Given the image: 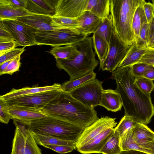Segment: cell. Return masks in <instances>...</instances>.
<instances>
[{
	"mask_svg": "<svg viewBox=\"0 0 154 154\" xmlns=\"http://www.w3.org/2000/svg\"><path fill=\"white\" fill-rule=\"evenodd\" d=\"M131 69V66L118 67L112 72L111 78L116 81V90L122 99L125 116L146 125L154 116V106L150 94L144 93L135 83Z\"/></svg>",
	"mask_w": 154,
	"mask_h": 154,
	"instance_id": "cell-1",
	"label": "cell"
},
{
	"mask_svg": "<svg viewBox=\"0 0 154 154\" xmlns=\"http://www.w3.org/2000/svg\"><path fill=\"white\" fill-rule=\"evenodd\" d=\"M49 116L59 118L85 128L99 118L94 109L90 108L63 91L43 108Z\"/></svg>",
	"mask_w": 154,
	"mask_h": 154,
	"instance_id": "cell-2",
	"label": "cell"
},
{
	"mask_svg": "<svg viewBox=\"0 0 154 154\" xmlns=\"http://www.w3.org/2000/svg\"><path fill=\"white\" fill-rule=\"evenodd\" d=\"M144 0H110V15L114 31L120 41L130 46L135 41L132 29L134 13Z\"/></svg>",
	"mask_w": 154,
	"mask_h": 154,
	"instance_id": "cell-3",
	"label": "cell"
},
{
	"mask_svg": "<svg viewBox=\"0 0 154 154\" xmlns=\"http://www.w3.org/2000/svg\"><path fill=\"white\" fill-rule=\"evenodd\" d=\"M24 124L34 133L76 142L85 128L64 120L50 116Z\"/></svg>",
	"mask_w": 154,
	"mask_h": 154,
	"instance_id": "cell-4",
	"label": "cell"
},
{
	"mask_svg": "<svg viewBox=\"0 0 154 154\" xmlns=\"http://www.w3.org/2000/svg\"><path fill=\"white\" fill-rule=\"evenodd\" d=\"M76 44L80 53L73 59L56 60L57 67L60 70L65 71L69 76V80L75 79L94 71L98 64L93 49L92 37L88 36Z\"/></svg>",
	"mask_w": 154,
	"mask_h": 154,
	"instance_id": "cell-5",
	"label": "cell"
},
{
	"mask_svg": "<svg viewBox=\"0 0 154 154\" xmlns=\"http://www.w3.org/2000/svg\"><path fill=\"white\" fill-rule=\"evenodd\" d=\"M88 36L77 30L63 28L56 31L37 30L35 40L36 45H48L54 47L75 45Z\"/></svg>",
	"mask_w": 154,
	"mask_h": 154,
	"instance_id": "cell-6",
	"label": "cell"
},
{
	"mask_svg": "<svg viewBox=\"0 0 154 154\" xmlns=\"http://www.w3.org/2000/svg\"><path fill=\"white\" fill-rule=\"evenodd\" d=\"M13 121L16 128L11 154H42L30 130L24 124Z\"/></svg>",
	"mask_w": 154,
	"mask_h": 154,
	"instance_id": "cell-7",
	"label": "cell"
},
{
	"mask_svg": "<svg viewBox=\"0 0 154 154\" xmlns=\"http://www.w3.org/2000/svg\"><path fill=\"white\" fill-rule=\"evenodd\" d=\"M103 82L95 79L69 92L75 98L92 109L100 105V96L104 89Z\"/></svg>",
	"mask_w": 154,
	"mask_h": 154,
	"instance_id": "cell-8",
	"label": "cell"
},
{
	"mask_svg": "<svg viewBox=\"0 0 154 154\" xmlns=\"http://www.w3.org/2000/svg\"><path fill=\"white\" fill-rule=\"evenodd\" d=\"M2 21L19 46L25 47L36 45L35 36L37 30L17 19Z\"/></svg>",
	"mask_w": 154,
	"mask_h": 154,
	"instance_id": "cell-9",
	"label": "cell"
},
{
	"mask_svg": "<svg viewBox=\"0 0 154 154\" xmlns=\"http://www.w3.org/2000/svg\"><path fill=\"white\" fill-rule=\"evenodd\" d=\"M130 46L124 44L113 31L106 56L104 61L100 63V69L111 72L115 71L125 57Z\"/></svg>",
	"mask_w": 154,
	"mask_h": 154,
	"instance_id": "cell-10",
	"label": "cell"
},
{
	"mask_svg": "<svg viewBox=\"0 0 154 154\" xmlns=\"http://www.w3.org/2000/svg\"><path fill=\"white\" fill-rule=\"evenodd\" d=\"M63 91L61 89L41 92L5 101L9 106H19L43 109Z\"/></svg>",
	"mask_w": 154,
	"mask_h": 154,
	"instance_id": "cell-11",
	"label": "cell"
},
{
	"mask_svg": "<svg viewBox=\"0 0 154 154\" xmlns=\"http://www.w3.org/2000/svg\"><path fill=\"white\" fill-rule=\"evenodd\" d=\"M116 119L107 116L103 117L85 128L76 142L77 148L107 129L114 128L117 124Z\"/></svg>",
	"mask_w": 154,
	"mask_h": 154,
	"instance_id": "cell-12",
	"label": "cell"
},
{
	"mask_svg": "<svg viewBox=\"0 0 154 154\" xmlns=\"http://www.w3.org/2000/svg\"><path fill=\"white\" fill-rule=\"evenodd\" d=\"M88 0H58L53 17L76 19L85 11Z\"/></svg>",
	"mask_w": 154,
	"mask_h": 154,
	"instance_id": "cell-13",
	"label": "cell"
},
{
	"mask_svg": "<svg viewBox=\"0 0 154 154\" xmlns=\"http://www.w3.org/2000/svg\"><path fill=\"white\" fill-rule=\"evenodd\" d=\"M8 112L11 119L24 124L49 116L43 109L19 106H9Z\"/></svg>",
	"mask_w": 154,
	"mask_h": 154,
	"instance_id": "cell-14",
	"label": "cell"
},
{
	"mask_svg": "<svg viewBox=\"0 0 154 154\" xmlns=\"http://www.w3.org/2000/svg\"><path fill=\"white\" fill-rule=\"evenodd\" d=\"M17 20L40 31H56L63 28L56 24L53 16L33 14L17 17Z\"/></svg>",
	"mask_w": 154,
	"mask_h": 154,
	"instance_id": "cell-15",
	"label": "cell"
},
{
	"mask_svg": "<svg viewBox=\"0 0 154 154\" xmlns=\"http://www.w3.org/2000/svg\"><path fill=\"white\" fill-rule=\"evenodd\" d=\"M114 128H109L77 148L83 154L100 153L102 149L110 137L113 134Z\"/></svg>",
	"mask_w": 154,
	"mask_h": 154,
	"instance_id": "cell-16",
	"label": "cell"
},
{
	"mask_svg": "<svg viewBox=\"0 0 154 154\" xmlns=\"http://www.w3.org/2000/svg\"><path fill=\"white\" fill-rule=\"evenodd\" d=\"M62 89L61 85L54 83L52 85L37 87H26L20 89L13 88L9 92L1 95L0 99L7 101L21 97L40 92Z\"/></svg>",
	"mask_w": 154,
	"mask_h": 154,
	"instance_id": "cell-17",
	"label": "cell"
},
{
	"mask_svg": "<svg viewBox=\"0 0 154 154\" xmlns=\"http://www.w3.org/2000/svg\"><path fill=\"white\" fill-rule=\"evenodd\" d=\"M58 0H27L26 9L32 14L53 16Z\"/></svg>",
	"mask_w": 154,
	"mask_h": 154,
	"instance_id": "cell-18",
	"label": "cell"
},
{
	"mask_svg": "<svg viewBox=\"0 0 154 154\" xmlns=\"http://www.w3.org/2000/svg\"><path fill=\"white\" fill-rule=\"evenodd\" d=\"M77 18L80 26L78 30L88 36L95 32L103 20L87 11Z\"/></svg>",
	"mask_w": 154,
	"mask_h": 154,
	"instance_id": "cell-19",
	"label": "cell"
},
{
	"mask_svg": "<svg viewBox=\"0 0 154 154\" xmlns=\"http://www.w3.org/2000/svg\"><path fill=\"white\" fill-rule=\"evenodd\" d=\"M100 106L109 111L116 112L121 110L123 103L119 94L115 90H104L100 99Z\"/></svg>",
	"mask_w": 154,
	"mask_h": 154,
	"instance_id": "cell-20",
	"label": "cell"
},
{
	"mask_svg": "<svg viewBox=\"0 0 154 154\" xmlns=\"http://www.w3.org/2000/svg\"><path fill=\"white\" fill-rule=\"evenodd\" d=\"M32 14L25 8L14 7L9 0H0V20L16 19L17 17Z\"/></svg>",
	"mask_w": 154,
	"mask_h": 154,
	"instance_id": "cell-21",
	"label": "cell"
},
{
	"mask_svg": "<svg viewBox=\"0 0 154 154\" xmlns=\"http://www.w3.org/2000/svg\"><path fill=\"white\" fill-rule=\"evenodd\" d=\"M132 130L135 141L143 147L148 143L154 141V132L146 125L138 123L132 128Z\"/></svg>",
	"mask_w": 154,
	"mask_h": 154,
	"instance_id": "cell-22",
	"label": "cell"
},
{
	"mask_svg": "<svg viewBox=\"0 0 154 154\" xmlns=\"http://www.w3.org/2000/svg\"><path fill=\"white\" fill-rule=\"evenodd\" d=\"M104 19L110 15V0H88L86 11Z\"/></svg>",
	"mask_w": 154,
	"mask_h": 154,
	"instance_id": "cell-23",
	"label": "cell"
},
{
	"mask_svg": "<svg viewBox=\"0 0 154 154\" xmlns=\"http://www.w3.org/2000/svg\"><path fill=\"white\" fill-rule=\"evenodd\" d=\"M49 53L54 57L56 60L64 59L70 60L78 55L80 51L75 44L55 47Z\"/></svg>",
	"mask_w": 154,
	"mask_h": 154,
	"instance_id": "cell-24",
	"label": "cell"
},
{
	"mask_svg": "<svg viewBox=\"0 0 154 154\" xmlns=\"http://www.w3.org/2000/svg\"><path fill=\"white\" fill-rule=\"evenodd\" d=\"M119 143L122 151L137 150L149 154H154L153 151L143 147L135 141L133 137L132 128L127 131L120 138Z\"/></svg>",
	"mask_w": 154,
	"mask_h": 154,
	"instance_id": "cell-25",
	"label": "cell"
},
{
	"mask_svg": "<svg viewBox=\"0 0 154 154\" xmlns=\"http://www.w3.org/2000/svg\"><path fill=\"white\" fill-rule=\"evenodd\" d=\"M147 49H138L134 41L130 46L125 57L118 68L131 66L136 63L145 53Z\"/></svg>",
	"mask_w": 154,
	"mask_h": 154,
	"instance_id": "cell-26",
	"label": "cell"
},
{
	"mask_svg": "<svg viewBox=\"0 0 154 154\" xmlns=\"http://www.w3.org/2000/svg\"><path fill=\"white\" fill-rule=\"evenodd\" d=\"M32 133L36 143L39 145L42 146L46 144L66 146L77 149L76 142L75 141L63 140L50 136L38 134L33 132Z\"/></svg>",
	"mask_w": 154,
	"mask_h": 154,
	"instance_id": "cell-27",
	"label": "cell"
},
{
	"mask_svg": "<svg viewBox=\"0 0 154 154\" xmlns=\"http://www.w3.org/2000/svg\"><path fill=\"white\" fill-rule=\"evenodd\" d=\"M96 74L94 71L73 80L66 81L61 85V88L64 91L67 92L79 87L85 83L96 78Z\"/></svg>",
	"mask_w": 154,
	"mask_h": 154,
	"instance_id": "cell-28",
	"label": "cell"
},
{
	"mask_svg": "<svg viewBox=\"0 0 154 154\" xmlns=\"http://www.w3.org/2000/svg\"><path fill=\"white\" fill-rule=\"evenodd\" d=\"M114 31L112 19L110 15L103 19L94 33L101 37L108 44Z\"/></svg>",
	"mask_w": 154,
	"mask_h": 154,
	"instance_id": "cell-29",
	"label": "cell"
},
{
	"mask_svg": "<svg viewBox=\"0 0 154 154\" xmlns=\"http://www.w3.org/2000/svg\"><path fill=\"white\" fill-rule=\"evenodd\" d=\"M93 47L98 56L100 63L105 60L108 50V44L101 37L94 33L92 37Z\"/></svg>",
	"mask_w": 154,
	"mask_h": 154,
	"instance_id": "cell-30",
	"label": "cell"
},
{
	"mask_svg": "<svg viewBox=\"0 0 154 154\" xmlns=\"http://www.w3.org/2000/svg\"><path fill=\"white\" fill-rule=\"evenodd\" d=\"M137 123L130 117L124 115L114 128L113 135L120 139L127 131Z\"/></svg>",
	"mask_w": 154,
	"mask_h": 154,
	"instance_id": "cell-31",
	"label": "cell"
},
{
	"mask_svg": "<svg viewBox=\"0 0 154 154\" xmlns=\"http://www.w3.org/2000/svg\"><path fill=\"white\" fill-rule=\"evenodd\" d=\"M149 30V24L148 23L145 15L144 16L137 40L135 42L137 48L139 49L148 48Z\"/></svg>",
	"mask_w": 154,
	"mask_h": 154,
	"instance_id": "cell-32",
	"label": "cell"
},
{
	"mask_svg": "<svg viewBox=\"0 0 154 154\" xmlns=\"http://www.w3.org/2000/svg\"><path fill=\"white\" fill-rule=\"evenodd\" d=\"M145 1L137 8L133 16L132 29L135 38V42L138 38L143 19L145 15L142 7V4Z\"/></svg>",
	"mask_w": 154,
	"mask_h": 154,
	"instance_id": "cell-33",
	"label": "cell"
},
{
	"mask_svg": "<svg viewBox=\"0 0 154 154\" xmlns=\"http://www.w3.org/2000/svg\"><path fill=\"white\" fill-rule=\"evenodd\" d=\"M122 150L120 146L119 138L113 134L110 137L100 152L102 154H119Z\"/></svg>",
	"mask_w": 154,
	"mask_h": 154,
	"instance_id": "cell-34",
	"label": "cell"
},
{
	"mask_svg": "<svg viewBox=\"0 0 154 154\" xmlns=\"http://www.w3.org/2000/svg\"><path fill=\"white\" fill-rule=\"evenodd\" d=\"M53 19L56 24L62 27L77 30L79 29V24L77 18L53 17Z\"/></svg>",
	"mask_w": 154,
	"mask_h": 154,
	"instance_id": "cell-35",
	"label": "cell"
},
{
	"mask_svg": "<svg viewBox=\"0 0 154 154\" xmlns=\"http://www.w3.org/2000/svg\"><path fill=\"white\" fill-rule=\"evenodd\" d=\"M135 78V83L139 88L145 93L150 94L154 89L153 80L143 76Z\"/></svg>",
	"mask_w": 154,
	"mask_h": 154,
	"instance_id": "cell-36",
	"label": "cell"
},
{
	"mask_svg": "<svg viewBox=\"0 0 154 154\" xmlns=\"http://www.w3.org/2000/svg\"><path fill=\"white\" fill-rule=\"evenodd\" d=\"M25 47L15 48L0 55V64L12 60L19 55H21L25 51Z\"/></svg>",
	"mask_w": 154,
	"mask_h": 154,
	"instance_id": "cell-37",
	"label": "cell"
},
{
	"mask_svg": "<svg viewBox=\"0 0 154 154\" xmlns=\"http://www.w3.org/2000/svg\"><path fill=\"white\" fill-rule=\"evenodd\" d=\"M9 106L5 101L0 99V121L1 123L8 124L11 119L8 112Z\"/></svg>",
	"mask_w": 154,
	"mask_h": 154,
	"instance_id": "cell-38",
	"label": "cell"
},
{
	"mask_svg": "<svg viewBox=\"0 0 154 154\" xmlns=\"http://www.w3.org/2000/svg\"><path fill=\"white\" fill-rule=\"evenodd\" d=\"M152 66L145 63H139L131 66V71L134 77H142L145 72Z\"/></svg>",
	"mask_w": 154,
	"mask_h": 154,
	"instance_id": "cell-39",
	"label": "cell"
},
{
	"mask_svg": "<svg viewBox=\"0 0 154 154\" xmlns=\"http://www.w3.org/2000/svg\"><path fill=\"white\" fill-rule=\"evenodd\" d=\"M21 55L18 56L12 60L3 72L2 75L8 74L12 75L14 72L19 71L21 65Z\"/></svg>",
	"mask_w": 154,
	"mask_h": 154,
	"instance_id": "cell-40",
	"label": "cell"
},
{
	"mask_svg": "<svg viewBox=\"0 0 154 154\" xmlns=\"http://www.w3.org/2000/svg\"><path fill=\"white\" fill-rule=\"evenodd\" d=\"M145 63L154 66V48L147 49L145 53L136 63Z\"/></svg>",
	"mask_w": 154,
	"mask_h": 154,
	"instance_id": "cell-41",
	"label": "cell"
},
{
	"mask_svg": "<svg viewBox=\"0 0 154 154\" xmlns=\"http://www.w3.org/2000/svg\"><path fill=\"white\" fill-rule=\"evenodd\" d=\"M10 41H15L13 36L0 20V43Z\"/></svg>",
	"mask_w": 154,
	"mask_h": 154,
	"instance_id": "cell-42",
	"label": "cell"
},
{
	"mask_svg": "<svg viewBox=\"0 0 154 154\" xmlns=\"http://www.w3.org/2000/svg\"><path fill=\"white\" fill-rule=\"evenodd\" d=\"M43 146L60 154H65L70 152L73 150L75 149L73 147L64 145L46 144L44 145Z\"/></svg>",
	"mask_w": 154,
	"mask_h": 154,
	"instance_id": "cell-43",
	"label": "cell"
},
{
	"mask_svg": "<svg viewBox=\"0 0 154 154\" xmlns=\"http://www.w3.org/2000/svg\"><path fill=\"white\" fill-rule=\"evenodd\" d=\"M142 7L147 22L149 23L151 21L153 13L154 6L152 3L145 1L142 4Z\"/></svg>",
	"mask_w": 154,
	"mask_h": 154,
	"instance_id": "cell-44",
	"label": "cell"
},
{
	"mask_svg": "<svg viewBox=\"0 0 154 154\" xmlns=\"http://www.w3.org/2000/svg\"><path fill=\"white\" fill-rule=\"evenodd\" d=\"M19 46L15 41L0 43V55Z\"/></svg>",
	"mask_w": 154,
	"mask_h": 154,
	"instance_id": "cell-45",
	"label": "cell"
},
{
	"mask_svg": "<svg viewBox=\"0 0 154 154\" xmlns=\"http://www.w3.org/2000/svg\"><path fill=\"white\" fill-rule=\"evenodd\" d=\"M11 5L14 7L26 8L27 0H9Z\"/></svg>",
	"mask_w": 154,
	"mask_h": 154,
	"instance_id": "cell-46",
	"label": "cell"
},
{
	"mask_svg": "<svg viewBox=\"0 0 154 154\" xmlns=\"http://www.w3.org/2000/svg\"><path fill=\"white\" fill-rule=\"evenodd\" d=\"M152 1L154 6V11L152 20L151 22L149 23V30L148 41L154 35V0H152Z\"/></svg>",
	"mask_w": 154,
	"mask_h": 154,
	"instance_id": "cell-47",
	"label": "cell"
},
{
	"mask_svg": "<svg viewBox=\"0 0 154 154\" xmlns=\"http://www.w3.org/2000/svg\"><path fill=\"white\" fill-rule=\"evenodd\" d=\"M143 77L149 79L154 80V66H152L144 73Z\"/></svg>",
	"mask_w": 154,
	"mask_h": 154,
	"instance_id": "cell-48",
	"label": "cell"
},
{
	"mask_svg": "<svg viewBox=\"0 0 154 154\" xmlns=\"http://www.w3.org/2000/svg\"><path fill=\"white\" fill-rule=\"evenodd\" d=\"M119 154H149L146 152L137 150H130L128 151H122Z\"/></svg>",
	"mask_w": 154,
	"mask_h": 154,
	"instance_id": "cell-49",
	"label": "cell"
},
{
	"mask_svg": "<svg viewBox=\"0 0 154 154\" xmlns=\"http://www.w3.org/2000/svg\"><path fill=\"white\" fill-rule=\"evenodd\" d=\"M13 60V59H12ZM12 60L5 61L0 64V75H2Z\"/></svg>",
	"mask_w": 154,
	"mask_h": 154,
	"instance_id": "cell-50",
	"label": "cell"
},
{
	"mask_svg": "<svg viewBox=\"0 0 154 154\" xmlns=\"http://www.w3.org/2000/svg\"><path fill=\"white\" fill-rule=\"evenodd\" d=\"M144 148L150 150L154 152V141L147 143Z\"/></svg>",
	"mask_w": 154,
	"mask_h": 154,
	"instance_id": "cell-51",
	"label": "cell"
},
{
	"mask_svg": "<svg viewBox=\"0 0 154 154\" xmlns=\"http://www.w3.org/2000/svg\"><path fill=\"white\" fill-rule=\"evenodd\" d=\"M154 45V35L149 41L148 43V48H151Z\"/></svg>",
	"mask_w": 154,
	"mask_h": 154,
	"instance_id": "cell-52",
	"label": "cell"
},
{
	"mask_svg": "<svg viewBox=\"0 0 154 154\" xmlns=\"http://www.w3.org/2000/svg\"><path fill=\"white\" fill-rule=\"evenodd\" d=\"M151 48H154V45H153Z\"/></svg>",
	"mask_w": 154,
	"mask_h": 154,
	"instance_id": "cell-53",
	"label": "cell"
},
{
	"mask_svg": "<svg viewBox=\"0 0 154 154\" xmlns=\"http://www.w3.org/2000/svg\"><path fill=\"white\" fill-rule=\"evenodd\" d=\"M153 91H154V89Z\"/></svg>",
	"mask_w": 154,
	"mask_h": 154,
	"instance_id": "cell-54",
	"label": "cell"
}]
</instances>
